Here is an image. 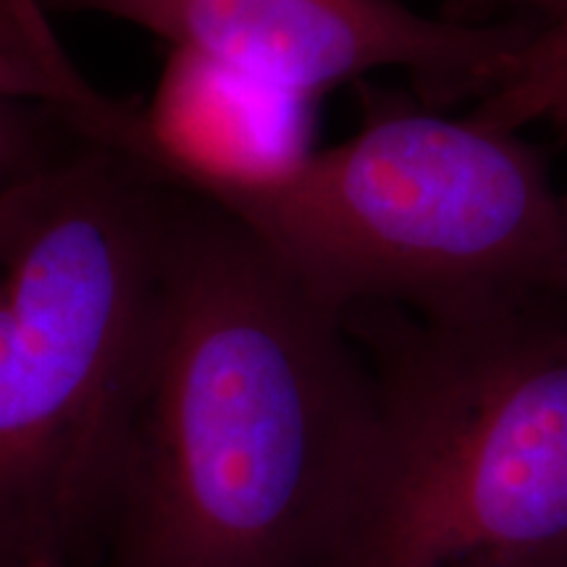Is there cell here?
<instances>
[{"label":"cell","mask_w":567,"mask_h":567,"mask_svg":"<svg viewBox=\"0 0 567 567\" xmlns=\"http://www.w3.org/2000/svg\"><path fill=\"white\" fill-rule=\"evenodd\" d=\"M373 431L344 316L184 193L87 567H323Z\"/></svg>","instance_id":"cell-1"},{"label":"cell","mask_w":567,"mask_h":567,"mask_svg":"<svg viewBox=\"0 0 567 567\" xmlns=\"http://www.w3.org/2000/svg\"><path fill=\"white\" fill-rule=\"evenodd\" d=\"M184 189L76 137L0 195V567H87Z\"/></svg>","instance_id":"cell-2"},{"label":"cell","mask_w":567,"mask_h":567,"mask_svg":"<svg viewBox=\"0 0 567 567\" xmlns=\"http://www.w3.org/2000/svg\"><path fill=\"white\" fill-rule=\"evenodd\" d=\"M344 323L375 431L323 567H567V297Z\"/></svg>","instance_id":"cell-3"},{"label":"cell","mask_w":567,"mask_h":567,"mask_svg":"<svg viewBox=\"0 0 567 567\" xmlns=\"http://www.w3.org/2000/svg\"><path fill=\"white\" fill-rule=\"evenodd\" d=\"M339 316L452 321L567 297L563 189L526 134L386 105L284 172L193 193Z\"/></svg>","instance_id":"cell-4"},{"label":"cell","mask_w":567,"mask_h":567,"mask_svg":"<svg viewBox=\"0 0 567 567\" xmlns=\"http://www.w3.org/2000/svg\"><path fill=\"white\" fill-rule=\"evenodd\" d=\"M142 27L300 97L402 71L425 105L484 101L528 30L425 17L400 0H40Z\"/></svg>","instance_id":"cell-5"},{"label":"cell","mask_w":567,"mask_h":567,"mask_svg":"<svg viewBox=\"0 0 567 567\" xmlns=\"http://www.w3.org/2000/svg\"><path fill=\"white\" fill-rule=\"evenodd\" d=\"M74 140L45 105L0 84V195Z\"/></svg>","instance_id":"cell-6"},{"label":"cell","mask_w":567,"mask_h":567,"mask_svg":"<svg viewBox=\"0 0 567 567\" xmlns=\"http://www.w3.org/2000/svg\"><path fill=\"white\" fill-rule=\"evenodd\" d=\"M442 17L467 24H520L542 30L567 24V0H444Z\"/></svg>","instance_id":"cell-7"},{"label":"cell","mask_w":567,"mask_h":567,"mask_svg":"<svg viewBox=\"0 0 567 567\" xmlns=\"http://www.w3.org/2000/svg\"><path fill=\"white\" fill-rule=\"evenodd\" d=\"M563 200H565V226H567V189H563Z\"/></svg>","instance_id":"cell-8"}]
</instances>
